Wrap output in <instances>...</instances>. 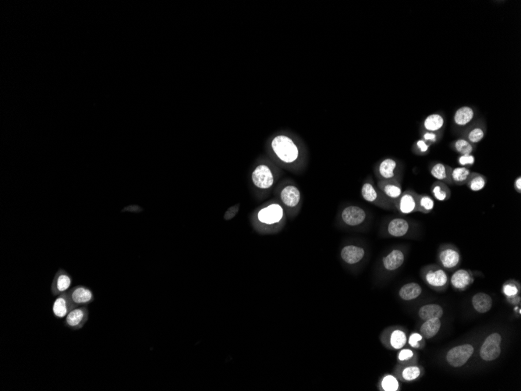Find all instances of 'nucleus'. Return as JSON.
I'll list each match as a JSON object with an SVG mask.
<instances>
[{"instance_id": "6", "label": "nucleus", "mask_w": 521, "mask_h": 391, "mask_svg": "<svg viewBox=\"0 0 521 391\" xmlns=\"http://www.w3.org/2000/svg\"><path fill=\"white\" fill-rule=\"evenodd\" d=\"M75 308H77V306L72 302L69 297L68 293L64 292L59 294L54 301L53 305H52V312L55 317L62 319V318L66 317L69 312Z\"/></svg>"}, {"instance_id": "20", "label": "nucleus", "mask_w": 521, "mask_h": 391, "mask_svg": "<svg viewBox=\"0 0 521 391\" xmlns=\"http://www.w3.org/2000/svg\"><path fill=\"white\" fill-rule=\"evenodd\" d=\"M444 124V117L438 113L431 114L429 116H427L423 123V126L426 131L435 133L440 130Z\"/></svg>"}, {"instance_id": "12", "label": "nucleus", "mask_w": 521, "mask_h": 391, "mask_svg": "<svg viewBox=\"0 0 521 391\" xmlns=\"http://www.w3.org/2000/svg\"><path fill=\"white\" fill-rule=\"evenodd\" d=\"M365 250L361 247L348 245L342 249L341 257L348 264H356L365 256Z\"/></svg>"}, {"instance_id": "21", "label": "nucleus", "mask_w": 521, "mask_h": 391, "mask_svg": "<svg viewBox=\"0 0 521 391\" xmlns=\"http://www.w3.org/2000/svg\"><path fill=\"white\" fill-rule=\"evenodd\" d=\"M431 191L434 198L439 202H446L451 197V191L444 182H435L431 186Z\"/></svg>"}, {"instance_id": "38", "label": "nucleus", "mask_w": 521, "mask_h": 391, "mask_svg": "<svg viewBox=\"0 0 521 391\" xmlns=\"http://www.w3.org/2000/svg\"><path fill=\"white\" fill-rule=\"evenodd\" d=\"M458 163L463 168L471 167L475 163V157L472 154L461 155L458 158Z\"/></svg>"}, {"instance_id": "32", "label": "nucleus", "mask_w": 521, "mask_h": 391, "mask_svg": "<svg viewBox=\"0 0 521 391\" xmlns=\"http://www.w3.org/2000/svg\"><path fill=\"white\" fill-rule=\"evenodd\" d=\"M453 149L457 153L461 155L471 154L473 151V146L471 143L465 138H459L453 144Z\"/></svg>"}, {"instance_id": "26", "label": "nucleus", "mask_w": 521, "mask_h": 391, "mask_svg": "<svg viewBox=\"0 0 521 391\" xmlns=\"http://www.w3.org/2000/svg\"><path fill=\"white\" fill-rule=\"evenodd\" d=\"M421 287L417 283H407L400 289V298L406 301L415 299L421 294Z\"/></svg>"}, {"instance_id": "2", "label": "nucleus", "mask_w": 521, "mask_h": 391, "mask_svg": "<svg viewBox=\"0 0 521 391\" xmlns=\"http://www.w3.org/2000/svg\"><path fill=\"white\" fill-rule=\"evenodd\" d=\"M502 337L499 334H492L485 339L481 346L480 354L484 360L493 361L500 355L501 353Z\"/></svg>"}, {"instance_id": "37", "label": "nucleus", "mask_w": 521, "mask_h": 391, "mask_svg": "<svg viewBox=\"0 0 521 391\" xmlns=\"http://www.w3.org/2000/svg\"><path fill=\"white\" fill-rule=\"evenodd\" d=\"M420 375V369L416 366L406 368L403 372V377L406 380L411 381L417 378Z\"/></svg>"}, {"instance_id": "1", "label": "nucleus", "mask_w": 521, "mask_h": 391, "mask_svg": "<svg viewBox=\"0 0 521 391\" xmlns=\"http://www.w3.org/2000/svg\"><path fill=\"white\" fill-rule=\"evenodd\" d=\"M272 149L281 161L292 164L298 160L299 150L294 141L285 135H278L272 141Z\"/></svg>"}, {"instance_id": "14", "label": "nucleus", "mask_w": 521, "mask_h": 391, "mask_svg": "<svg viewBox=\"0 0 521 391\" xmlns=\"http://www.w3.org/2000/svg\"><path fill=\"white\" fill-rule=\"evenodd\" d=\"M439 260L445 268H454L459 264L461 255L459 252L453 248H446L439 255Z\"/></svg>"}, {"instance_id": "34", "label": "nucleus", "mask_w": 521, "mask_h": 391, "mask_svg": "<svg viewBox=\"0 0 521 391\" xmlns=\"http://www.w3.org/2000/svg\"><path fill=\"white\" fill-rule=\"evenodd\" d=\"M407 338L405 334L402 331H396L391 336V344L394 348L400 349L405 345Z\"/></svg>"}, {"instance_id": "15", "label": "nucleus", "mask_w": 521, "mask_h": 391, "mask_svg": "<svg viewBox=\"0 0 521 391\" xmlns=\"http://www.w3.org/2000/svg\"><path fill=\"white\" fill-rule=\"evenodd\" d=\"M474 118V111L470 107H463L456 111L453 116V122L457 126L465 127L469 124Z\"/></svg>"}, {"instance_id": "41", "label": "nucleus", "mask_w": 521, "mask_h": 391, "mask_svg": "<svg viewBox=\"0 0 521 391\" xmlns=\"http://www.w3.org/2000/svg\"><path fill=\"white\" fill-rule=\"evenodd\" d=\"M503 291H504L506 295L514 296L518 294V287L515 285L513 284V283H507V284L505 285Z\"/></svg>"}, {"instance_id": "40", "label": "nucleus", "mask_w": 521, "mask_h": 391, "mask_svg": "<svg viewBox=\"0 0 521 391\" xmlns=\"http://www.w3.org/2000/svg\"><path fill=\"white\" fill-rule=\"evenodd\" d=\"M422 139L424 140V142L429 144L430 145L431 144L435 143L438 140V136L435 132H429V131H426L423 135H422Z\"/></svg>"}, {"instance_id": "31", "label": "nucleus", "mask_w": 521, "mask_h": 391, "mask_svg": "<svg viewBox=\"0 0 521 391\" xmlns=\"http://www.w3.org/2000/svg\"><path fill=\"white\" fill-rule=\"evenodd\" d=\"M435 207L433 199L428 195H419L418 211L421 213H431Z\"/></svg>"}, {"instance_id": "39", "label": "nucleus", "mask_w": 521, "mask_h": 391, "mask_svg": "<svg viewBox=\"0 0 521 391\" xmlns=\"http://www.w3.org/2000/svg\"><path fill=\"white\" fill-rule=\"evenodd\" d=\"M415 146H416V149H417L419 153H422V154L428 153L430 149L429 144L424 142L423 139L418 140L415 144Z\"/></svg>"}, {"instance_id": "29", "label": "nucleus", "mask_w": 521, "mask_h": 391, "mask_svg": "<svg viewBox=\"0 0 521 391\" xmlns=\"http://www.w3.org/2000/svg\"><path fill=\"white\" fill-rule=\"evenodd\" d=\"M471 172L470 169L467 168H457L452 169L451 179L453 184L457 185H464L466 184L468 179L470 177Z\"/></svg>"}, {"instance_id": "11", "label": "nucleus", "mask_w": 521, "mask_h": 391, "mask_svg": "<svg viewBox=\"0 0 521 391\" xmlns=\"http://www.w3.org/2000/svg\"><path fill=\"white\" fill-rule=\"evenodd\" d=\"M71 277L63 270H59L55 274L52 284V293L54 296H58L59 294L67 291L70 286H71Z\"/></svg>"}, {"instance_id": "10", "label": "nucleus", "mask_w": 521, "mask_h": 391, "mask_svg": "<svg viewBox=\"0 0 521 391\" xmlns=\"http://www.w3.org/2000/svg\"><path fill=\"white\" fill-rule=\"evenodd\" d=\"M283 216V208L279 205L272 204L259 212V220L263 223L273 224L279 222Z\"/></svg>"}, {"instance_id": "43", "label": "nucleus", "mask_w": 521, "mask_h": 391, "mask_svg": "<svg viewBox=\"0 0 521 391\" xmlns=\"http://www.w3.org/2000/svg\"><path fill=\"white\" fill-rule=\"evenodd\" d=\"M420 340H422L421 335H418V334H414V335H411V337H410L409 343L413 347H418V342L420 341Z\"/></svg>"}, {"instance_id": "45", "label": "nucleus", "mask_w": 521, "mask_h": 391, "mask_svg": "<svg viewBox=\"0 0 521 391\" xmlns=\"http://www.w3.org/2000/svg\"><path fill=\"white\" fill-rule=\"evenodd\" d=\"M514 188H515L516 191H518L519 194L521 193V177L518 176V178L516 179L514 181Z\"/></svg>"}, {"instance_id": "30", "label": "nucleus", "mask_w": 521, "mask_h": 391, "mask_svg": "<svg viewBox=\"0 0 521 391\" xmlns=\"http://www.w3.org/2000/svg\"><path fill=\"white\" fill-rule=\"evenodd\" d=\"M486 184L487 179L485 176L479 173H471L466 184L472 191H480L486 186Z\"/></svg>"}, {"instance_id": "42", "label": "nucleus", "mask_w": 521, "mask_h": 391, "mask_svg": "<svg viewBox=\"0 0 521 391\" xmlns=\"http://www.w3.org/2000/svg\"><path fill=\"white\" fill-rule=\"evenodd\" d=\"M238 211L239 205L232 206V207H230V209L226 212V213H225L224 219H225L226 221H230V220H231V219H233V217L237 215V213H238Z\"/></svg>"}, {"instance_id": "24", "label": "nucleus", "mask_w": 521, "mask_h": 391, "mask_svg": "<svg viewBox=\"0 0 521 391\" xmlns=\"http://www.w3.org/2000/svg\"><path fill=\"white\" fill-rule=\"evenodd\" d=\"M397 162L393 159H385L380 164L378 172L384 180H391L395 176V169L397 168Z\"/></svg>"}, {"instance_id": "22", "label": "nucleus", "mask_w": 521, "mask_h": 391, "mask_svg": "<svg viewBox=\"0 0 521 391\" xmlns=\"http://www.w3.org/2000/svg\"><path fill=\"white\" fill-rule=\"evenodd\" d=\"M443 314L442 307L438 305H427L421 307L419 310V316L423 320H429L432 319H439Z\"/></svg>"}, {"instance_id": "17", "label": "nucleus", "mask_w": 521, "mask_h": 391, "mask_svg": "<svg viewBox=\"0 0 521 391\" xmlns=\"http://www.w3.org/2000/svg\"><path fill=\"white\" fill-rule=\"evenodd\" d=\"M404 262V255L400 250H393L383 259L384 267L389 271L397 270Z\"/></svg>"}, {"instance_id": "23", "label": "nucleus", "mask_w": 521, "mask_h": 391, "mask_svg": "<svg viewBox=\"0 0 521 391\" xmlns=\"http://www.w3.org/2000/svg\"><path fill=\"white\" fill-rule=\"evenodd\" d=\"M382 192L389 199H399L402 195V189L398 183L390 181L389 180H385L379 184Z\"/></svg>"}, {"instance_id": "4", "label": "nucleus", "mask_w": 521, "mask_h": 391, "mask_svg": "<svg viewBox=\"0 0 521 391\" xmlns=\"http://www.w3.org/2000/svg\"><path fill=\"white\" fill-rule=\"evenodd\" d=\"M252 181L260 189H268L274 184L272 172L267 165H259L252 173Z\"/></svg>"}, {"instance_id": "44", "label": "nucleus", "mask_w": 521, "mask_h": 391, "mask_svg": "<svg viewBox=\"0 0 521 391\" xmlns=\"http://www.w3.org/2000/svg\"><path fill=\"white\" fill-rule=\"evenodd\" d=\"M413 351H411V350H408V349L403 350L399 354V359L400 361L408 360L409 358L413 357Z\"/></svg>"}, {"instance_id": "25", "label": "nucleus", "mask_w": 521, "mask_h": 391, "mask_svg": "<svg viewBox=\"0 0 521 391\" xmlns=\"http://www.w3.org/2000/svg\"><path fill=\"white\" fill-rule=\"evenodd\" d=\"M471 277L470 273L465 270H457L451 278L453 286L457 289H464L470 284Z\"/></svg>"}, {"instance_id": "13", "label": "nucleus", "mask_w": 521, "mask_h": 391, "mask_svg": "<svg viewBox=\"0 0 521 391\" xmlns=\"http://www.w3.org/2000/svg\"><path fill=\"white\" fill-rule=\"evenodd\" d=\"M281 199L286 206L295 207L300 202L301 193L295 186H286L281 192Z\"/></svg>"}, {"instance_id": "18", "label": "nucleus", "mask_w": 521, "mask_h": 391, "mask_svg": "<svg viewBox=\"0 0 521 391\" xmlns=\"http://www.w3.org/2000/svg\"><path fill=\"white\" fill-rule=\"evenodd\" d=\"M472 304L477 312L485 313L492 309V300L488 294L478 293L473 296Z\"/></svg>"}, {"instance_id": "27", "label": "nucleus", "mask_w": 521, "mask_h": 391, "mask_svg": "<svg viewBox=\"0 0 521 391\" xmlns=\"http://www.w3.org/2000/svg\"><path fill=\"white\" fill-rule=\"evenodd\" d=\"M425 278L427 282L434 286H444L448 281L447 275L442 270H430Z\"/></svg>"}, {"instance_id": "16", "label": "nucleus", "mask_w": 521, "mask_h": 391, "mask_svg": "<svg viewBox=\"0 0 521 391\" xmlns=\"http://www.w3.org/2000/svg\"><path fill=\"white\" fill-rule=\"evenodd\" d=\"M452 169L447 165L441 164H435L431 168V174L438 181L446 182L448 184H453L451 179Z\"/></svg>"}, {"instance_id": "3", "label": "nucleus", "mask_w": 521, "mask_h": 391, "mask_svg": "<svg viewBox=\"0 0 521 391\" xmlns=\"http://www.w3.org/2000/svg\"><path fill=\"white\" fill-rule=\"evenodd\" d=\"M473 353V347L470 344L457 346L448 352V362L453 367H461L467 363Z\"/></svg>"}, {"instance_id": "9", "label": "nucleus", "mask_w": 521, "mask_h": 391, "mask_svg": "<svg viewBox=\"0 0 521 391\" xmlns=\"http://www.w3.org/2000/svg\"><path fill=\"white\" fill-rule=\"evenodd\" d=\"M366 213L363 209L358 206H348L343 210L342 219L343 222L349 226H358L365 221Z\"/></svg>"}, {"instance_id": "35", "label": "nucleus", "mask_w": 521, "mask_h": 391, "mask_svg": "<svg viewBox=\"0 0 521 391\" xmlns=\"http://www.w3.org/2000/svg\"><path fill=\"white\" fill-rule=\"evenodd\" d=\"M484 130L480 127H474V128L471 129L468 132V135H467L468 142L471 144L479 143V142H481V140L484 138Z\"/></svg>"}, {"instance_id": "8", "label": "nucleus", "mask_w": 521, "mask_h": 391, "mask_svg": "<svg viewBox=\"0 0 521 391\" xmlns=\"http://www.w3.org/2000/svg\"><path fill=\"white\" fill-rule=\"evenodd\" d=\"M418 194H417L415 191H406L399 199V210L404 214H409L413 212L418 211Z\"/></svg>"}, {"instance_id": "19", "label": "nucleus", "mask_w": 521, "mask_h": 391, "mask_svg": "<svg viewBox=\"0 0 521 391\" xmlns=\"http://www.w3.org/2000/svg\"><path fill=\"white\" fill-rule=\"evenodd\" d=\"M409 230V223L404 219H394L389 223L388 231L393 237H403Z\"/></svg>"}, {"instance_id": "7", "label": "nucleus", "mask_w": 521, "mask_h": 391, "mask_svg": "<svg viewBox=\"0 0 521 391\" xmlns=\"http://www.w3.org/2000/svg\"><path fill=\"white\" fill-rule=\"evenodd\" d=\"M67 293L72 302L77 307L85 306L94 301L93 292L86 286H75Z\"/></svg>"}, {"instance_id": "33", "label": "nucleus", "mask_w": 521, "mask_h": 391, "mask_svg": "<svg viewBox=\"0 0 521 391\" xmlns=\"http://www.w3.org/2000/svg\"><path fill=\"white\" fill-rule=\"evenodd\" d=\"M362 195L365 200L371 202V203L377 202L378 199V191L370 183H365L364 184L362 189Z\"/></svg>"}, {"instance_id": "5", "label": "nucleus", "mask_w": 521, "mask_h": 391, "mask_svg": "<svg viewBox=\"0 0 521 391\" xmlns=\"http://www.w3.org/2000/svg\"><path fill=\"white\" fill-rule=\"evenodd\" d=\"M88 320V310L87 307L79 306L72 309L66 316L65 325L73 330H80L85 326Z\"/></svg>"}, {"instance_id": "36", "label": "nucleus", "mask_w": 521, "mask_h": 391, "mask_svg": "<svg viewBox=\"0 0 521 391\" xmlns=\"http://www.w3.org/2000/svg\"><path fill=\"white\" fill-rule=\"evenodd\" d=\"M382 386L385 391H394L398 389L399 384L395 377L388 376L382 380Z\"/></svg>"}, {"instance_id": "28", "label": "nucleus", "mask_w": 521, "mask_h": 391, "mask_svg": "<svg viewBox=\"0 0 521 391\" xmlns=\"http://www.w3.org/2000/svg\"><path fill=\"white\" fill-rule=\"evenodd\" d=\"M441 327V321L439 319H432L426 320L425 323L421 326L420 334L427 339L433 337L439 332Z\"/></svg>"}]
</instances>
